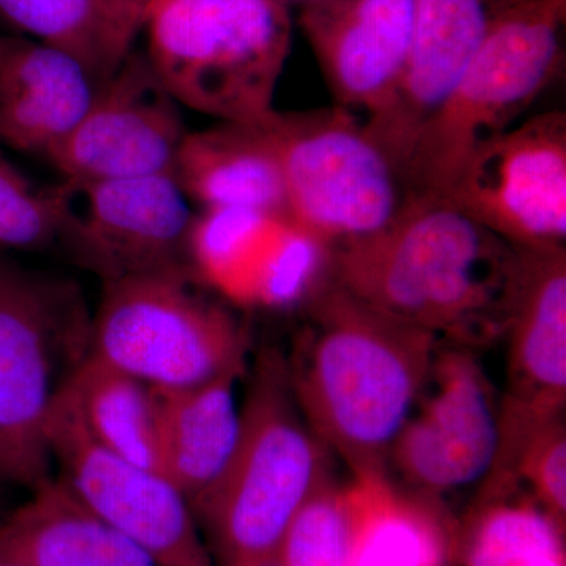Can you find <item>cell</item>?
Returning <instances> with one entry per match:
<instances>
[{
  "label": "cell",
  "mask_w": 566,
  "mask_h": 566,
  "mask_svg": "<svg viewBox=\"0 0 566 566\" xmlns=\"http://www.w3.org/2000/svg\"><path fill=\"white\" fill-rule=\"evenodd\" d=\"M517 249L442 196L409 193L385 229L334 245L333 281L390 318L474 348L504 337Z\"/></svg>",
  "instance_id": "1"
},
{
  "label": "cell",
  "mask_w": 566,
  "mask_h": 566,
  "mask_svg": "<svg viewBox=\"0 0 566 566\" xmlns=\"http://www.w3.org/2000/svg\"><path fill=\"white\" fill-rule=\"evenodd\" d=\"M303 308L307 322L286 367L305 422L352 474L387 471L438 338L375 311L333 277Z\"/></svg>",
  "instance_id": "2"
},
{
  "label": "cell",
  "mask_w": 566,
  "mask_h": 566,
  "mask_svg": "<svg viewBox=\"0 0 566 566\" xmlns=\"http://www.w3.org/2000/svg\"><path fill=\"white\" fill-rule=\"evenodd\" d=\"M331 458L296 403L286 357L263 349L241 405L232 458L192 504L218 566L275 560L294 517L334 480Z\"/></svg>",
  "instance_id": "3"
},
{
  "label": "cell",
  "mask_w": 566,
  "mask_h": 566,
  "mask_svg": "<svg viewBox=\"0 0 566 566\" xmlns=\"http://www.w3.org/2000/svg\"><path fill=\"white\" fill-rule=\"evenodd\" d=\"M148 62L180 106L229 123H263L292 48L279 0H151L140 32Z\"/></svg>",
  "instance_id": "4"
},
{
  "label": "cell",
  "mask_w": 566,
  "mask_h": 566,
  "mask_svg": "<svg viewBox=\"0 0 566 566\" xmlns=\"http://www.w3.org/2000/svg\"><path fill=\"white\" fill-rule=\"evenodd\" d=\"M566 0H513L424 123L401 172L406 191L442 196L465 159L512 128L564 65Z\"/></svg>",
  "instance_id": "5"
},
{
  "label": "cell",
  "mask_w": 566,
  "mask_h": 566,
  "mask_svg": "<svg viewBox=\"0 0 566 566\" xmlns=\"http://www.w3.org/2000/svg\"><path fill=\"white\" fill-rule=\"evenodd\" d=\"M202 285L189 266L103 283L88 353L155 389L245 374L248 327Z\"/></svg>",
  "instance_id": "6"
},
{
  "label": "cell",
  "mask_w": 566,
  "mask_h": 566,
  "mask_svg": "<svg viewBox=\"0 0 566 566\" xmlns=\"http://www.w3.org/2000/svg\"><path fill=\"white\" fill-rule=\"evenodd\" d=\"M92 316L76 283L0 262V482L52 476L55 367L61 352H91Z\"/></svg>",
  "instance_id": "7"
},
{
  "label": "cell",
  "mask_w": 566,
  "mask_h": 566,
  "mask_svg": "<svg viewBox=\"0 0 566 566\" xmlns=\"http://www.w3.org/2000/svg\"><path fill=\"white\" fill-rule=\"evenodd\" d=\"M268 128L281 163L286 211L327 243L374 234L403 207V178L352 111H275Z\"/></svg>",
  "instance_id": "8"
},
{
  "label": "cell",
  "mask_w": 566,
  "mask_h": 566,
  "mask_svg": "<svg viewBox=\"0 0 566 566\" xmlns=\"http://www.w3.org/2000/svg\"><path fill=\"white\" fill-rule=\"evenodd\" d=\"M51 461L82 504L159 566H218L191 502L161 472L106 452L59 389L46 428Z\"/></svg>",
  "instance_id": "9"
},
{
  "label": "cell",
  "mask_w": 566,
  "mask_h": 566,
  "mask_svg": "<svg viewBox=\"0 0 566 566\" xmlns=\"http://www.w3.org/2000/svg\"><path fill=\"white\" fill-rule=\"evenodd\" d=\"M442 197L513 248H565V112L534 115L476 147Z\"/></svg>",
  "instance_id": "10"
},
{
  "label": "cell",
  "mask_w": 566,
  "mask_h": 566,
  "mask_svg": "<svg viewBox=\"0 0 566 566\" xmlns=\"http://www.w3.org/2000/svg\"><path fill=\"white\" fill-rule=\"evenodd\" d=\"M54 188L61 214L57 240L103 283L189 266L196 214L174 175L63 180Z\"/></svg>",
  "instance_id": "11"
},
{
  "label": "cell",
  "mask_w": 566,
  "mask_h": 566,
  "mask_svg": "<svg viewBox=\"0 0 566 566\" xmlns=\"http://www.w3.org/2000/svg\"><path fill=\"white\" fill-rule=\"evenodd\" d=\"M334 245L289 212L205 208L188 241L192 273L240 307H304L329 282Z\"/></svg>",
  "instance_id": "12"
},
{
  "label": "cell",
  "mask_w": 566,
  "mask_h": 566,
  "mask_svg": "<svg viewBox=\"0 0 566 566\" xmlns=\"http://www.w3.org/2000/svg\"><path fill=\"white\" fill-rule=\"evenodd\" d=\"M180 107L145 52L133 51L99 85L84 117L46 158L63 180L174 175L188 134Z\"/></svg>",
  "instance_id": "13"
},
{
  "label": "cell",
  "mask_w": 566,
  "mask_h": 566,
  "mask_svg": "<svg viewBox=\"0 0 566 566\" xmlns=\"http://www.w3.org/2000/svg\"><path fill=\"white\" fill-rule=\"evenodd\" d=\"M417 415L409 416L389 461L406 485L441 495L485 479L499 444V403L472 348L436 352Z\"/></svg>",
  "instance_id": "14"
},
{
  "label": "cell",
  "mask_w": 566,
  "mask_h": 566,
  "mask_svg": "<svg viewBox=\"0 0 566 566\" xmlns=\"http://www.w3.org/2000/svg\"><path fill=\"white\" fill-rule=\"evenodd\" d=\"M416 0H307L301 28L337 106L367 118L392 98L411 48Z\"/></svg>",
  "instance_id": "15"
},
{
  "label": "cell",
  "mask_w": 566,
  "mask_h": 566,
  "mask_svg": "<svg viewBox=\"0 0 566 566\" xmlns=\"http://www.w3.org/2000/svg\"><path fill=\"white\" fill-rule=\"evenodd\" d=\"M513 0H416L411 48L387 106L364 122L403 172L424 123L460 80L494 21Z\"/></svg>",
  "instance_id": "16"
},
{
  "label": "cell",
  "mask_w": 566,
  "mask_h": 566,
  "mask_svg": "<svg viewBox=\"0 0 566 566\" xmlns=\"http://www.w3.org/2000/svg\"><path fill=\"white\" fill-rule=\"evenodd\" d=\"M504 338L509 345L505 397L535 408L565 409V248L517 249Z\"/></svg>",
  "instance_id": "17"
},
{
  "label": "cell",
  "mask_w": 566,
  "mask_h": 566,
  "mask_svg": "<svg viewBox=\"0 0 566 566\" xmlns=\"http://www.w3.org/2000/svg\"><path fill=\"white\" fill-rule=\"evenodd\" d=\"M99 85L73 55L0 35V140L46 158L84 117Z\"/></svg>",
  "instance_id": "18"
},
{
  "label": "cell",
  "mask_w": 566,
  "mask_h": 566,
  "mask_svg": "<svg viewBox=\"0 0 566 566\" xmlns=\"http://www.w3.org/2000/svg\"><path fill=\"white\" fill-rule=\"evenodd\" d=\"M352 566H452L458 528L439 495L400 486L387 471L344 486Z\"/></svg>",
  "instance_id": "19"
},
{
  "label": "cell",
  "mask_w": 566,
  "mask_h": 566,
  "mask_svg": "<svg viewBox=\"0 0 566 566\" xmlns=\"http://www.w3.org/2000/svg\"><path fill=\"white\" fill-rule=\"evenodd\" d=\"M0 564L159 566L57 476L33 488L32 497L0 523Z\"/></svg>",
  "instance_id": "20"
},
{
  "label": "cell",
  "mask_w": 566,
  "mask_h": 566,
  "mask_svg": "<svg viewBox=\"0 0 566 566\" xmlns=\"http://www.w3.org/2000/svg\"><path fill=\"white\" fill-rule=\"evenodd\" d=\"M182 192L205 208L286 211L281 163L268 120L219 122L188 133L174 170Z\"/></svg>",
  "instance_id": "21"
},
{
  "label": "cell",
  "mask_w": 566,
  "mask_h": 566,
  "mask_svg": "<svg viewBox=\"0 0 566 566\" xmlns=\"http://www.w3.org/2000/svg\"><path fill=\"white\" fill-rule=\"evenodd\" d=\"M248 371H229L177 389H155L159 472L191 505L221 476L241 430L237 385Z\"/></svg>",
  "instance_id": "22"
},
{
  "label": "cell",
  "mask_w": 566,
  "mask_h": 566,
  "mask_svg": "<svg viewBox=\"0 0 566 566\" xmlns=\"http://www.w3.org/2000/svg\"><path fill=\"white\" fill-rule=\"evenodd\" d=\"M62 389L96 444L159 472L158 401L151 386L88 353Z\"/></svg>",
  "instance_id": "23"
},
{
  "label": "cell",
  "mask_w": 566,
  "mask_h": 566,
  "mask_svg": "<svg viewBox=\"0 0 566 566\" xmlns=\"http://www.w3.org/2000/svg\"><path fill=\"white\" fill-rule=\"evenodd\" d=\"M0 18L22 36L73 55L99 84L132 54L140 33L103 0H0Z\"/></svg>",
  "instance_id": "24"
},
{
  "label": "cell",
  "mask_w": 566,
  "mask_h": 566,
  "mask_svg": "<svg viewBox=\"0 0 566 566\" xmlns=\"http://www.w3.org/2000/svg\"><path fill=\"white\" fill-rule=\"evenodd\" d=\"M557 554H566L565 527L528 494L475 499L458 528L460 566H513Z\"/></svg>",
  "instance_id": "25"
},
{
  "label": "cell",
  "mask_w": 566,
  "mask_h": 566,
  "mask_svg": "<svg viewBox=\"0 0 566 566\" xmlns=\"http://www.w3.org/2000/svg\"><path fill=\"white\" fill-rule=\"evenodd\" d=\"M279 566H352L344 486L331 480L301 509L279 546Z\"/></svg>",
  "instance_id": "26"
},
{
  "label": "cell",
  "mask_w": 566,
  "mask_h": 566,
  "mask_svg": "<svg viewBox=\"0 0 566 566\" xmlns=\"http://www.w3.org/2000/svg\"><path fill=\"white\" fill-rule=\"evenodd\" d=\"M61 230L55 188L41 189L0 158V245L41 249Z\"/></svg>",
  "instance_id": "27"
},
{
  "label": "cell",
  "mask_w": 566,
  "mask_h": 566,
  "mask_svg": "<svg viewBox=\"0 0 566 566\" xmlns=\"http://www.w3.org/2000/svg\"><path fill=\"white\" fill-rule=\"evenodd\" d=\"M150 2L151 0H103L104 6L109 7L118 18L132 24L139 32L145 11Z\"/></svg>",
  "instance_id": "28"
},
{
  "label": "cell",
  "mask_w": 566,
  "mask_h": 566,
  "mask_svg": "<svg viewBox=\"0 0 566 566\" xmlns=\"http://www.w3.org/2000/svg\"><path fill=\"white\" fill-rule=\"evenodd\" d=\"M513 566H566V554L528 558Z\"/></svg>",
  "instance_id": "29"
},
{
  "label": "cell",
  "mask_w": 566,
  "mask_h": 566,
  "mask_svg": "<svg viewBox=\"0 0 566 566\" xmlns=\"http://www.w3.org/2000/svg\"><path fill=\"white\" fill-rule=\"evenodd\" d=\"M249 566H279V564L275 560H270V562H263V564H255V565H249Z\"/></svg>",
  "instance_id": "30"
},
{
  "label": "cell",
  "mask_w": 566,
  "mask_h": 566,
  "mask_svg": "<svg viewBox=\"0 0 566 566\" xmlns=\"http://www.w3.org/2000/svg\"><path fill=\"white\" fill-rule=\"evenodd\" d=\"M279 2L285 3V6H286V2H301V3H304V2H307V0H279Z\"/></svg>",
  "instance_id": "31"
},
{
  "label": "cell",
  "mask_w": 566,
  "mask_h": 566,
  "mask_svg": "<svg viewBox=\"0 0 566 566\" xmlns=\"http://www.w3.org/2000/svg\"><path fill=\"white\" fill-rule=\"evenodd\" d=\"M0 566H22V565H17V564H0Z\"/></svg>",
  "instance_id": "32"
}]
</instances>
